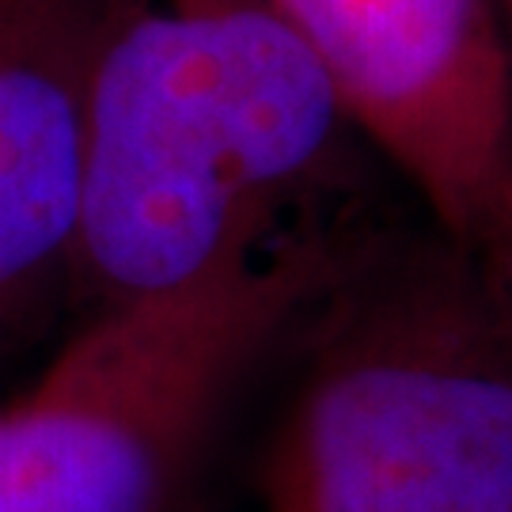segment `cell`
Returning a JSON list of instances; mask_svg holds the SVG:
<instances>
[{
  "instance_id": "6da1fadb",
  "label": "cell",
  "mask_w": 512,
  "mask_h": 512,
  "mask_svg": "<svg viewBox=\"0 0 512 512\" xmlns=\"http://www.w3.org/2000/svg\"><path fill=\"white\" fill-rule=\"evenodd\" d=\"M414 198L270 0H95L84 315L183 296L380 228Z\"/></svg>"
},
{
  "instance_id": "7a4b0ae2",
  "label": "cell",
  "mask_w": 512,
  "mask_h": 512,
  "mask_svg": "<svg viewBox=\"0 0 512 512\" xmlns=\"http://www.w3.org/2000/svg\"><path fill=\"white\" fill-rule=\"evenodd\" d=\"M194 512H512V293L418 205L315 296Z\"/></svg>"
},
{
  "instance_id": "3957f363",
  "label": "cell",
  "mask_w": 512,
  "mask_h": 512,
  "mask_svg": "<svg viewBox=\"0 0 512 512\" xmlns=\"http://www.w3.org/2000/svg\"><path fill=\"white\" fill-rule=\"evenodd\" d=\"M380 228L84 315L0 410V512H194L277 349Z\"/></svg>"
},
{
  "instance_id": "277c9868",
  "label": "cell",
  "mask_w": 512,
  "mask_h": 512,
  "mask_svg": "<svg viewBox=\"0 0 512 512\" xmlns=\"http://www.w3.org/2000/svg\"><path fill=\"white\" fill-rule=\"evenodd\" d=\"M425 217L512 293V57L497 0H270Z\"/></svg>"
},
{
  "instance_id": "5b68a950",
  "label": "cell",
  "mask_w": 512,
  "mask_h": 512,
  "mask_svg": "<svg viewBox=\"0 0 512 512\" xmlns=\"http://www.w3.org/2000/svg\"><path fill=\"white\" fill-rule=\"evenodd\" d=\"M95 0H0V319L69 285Z\"/></svg>"
},
{
  "instance_id": "8992f818",
  "label": "cell",
  "mask_w": 512,
  "mask_h": 512,
  "mask_svg": "<svg viewBox=\"0 0 512 512\" xmlns=\"http://www.w3.org/2000/svg\"><path fill=\"white\" fill-rule=\"evenodd\" d=\"M501 8V27H505V42H509V57H512V0H497Z\"/></svg>"
}]
</instances>
